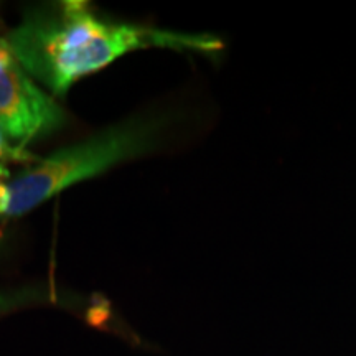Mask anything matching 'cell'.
I'll return each mask as SVG.
<instances>
[{"label": "cell", "instance_id": "obj_2", "mask_svg": "<svg viewBox=\"0 0 356 356\" xmlns=\"http://www.w3.org/2000/svg\"><path fill=\"white\" fill-rule=\"evenodd\" d=\"M181 126L184 111L180 108L155 106L61 147L8 181L0 220L24 216L70 186L102 175L121 163L160 152L177 139Z\"/></svg>", "mask_w": 356, "mask_h": 356}, {"label": "cell", "instance_id": "obj_1", "mask_svg": "<svg viewBox=\"0 0 356 356\" xmlns=\"http://www.w3.org/2000/svg\"><path fill=\"white\" fill-rule=\"evenodd\" d=\"M3 40L22 68L56 99H63L81 78L132 51H211L221 47L210 35L104 19L79 0L30 7Z\"/></svg>", "mask_w": 356, "mask_h": 356}, {"label": "cell", "instance_id": "obj_5", "mask_svg": "<svg viewBox=\"0 0 356 356\" xmlns=\"http://www.w3.org/2000/svg\"><path fill=\"white\" fill-rule=\"evenodd\" d=\"M38 157L30 154L29 150L20 149V147L13 145L7 136L0 131V167H3L8 162H22V163H37Z\"/></svg>", "mask_w": 356, "mask_h": 356}, {"label": "cell", "instance_id": "obj_4", "mask_svg": "<svg viewBox=\"0 0 356 356\" xmlns=\"http://www.w3.org/2000/svg\"><path fill=\"white\" fill-rule=\"evenodd\" d=\"M63 300L60 291L51 286H29L0 293V317L22 307L37 304H60Z\"/></svg>", "mask_w": 356, "mask_h": 356}, {"label": "cell", "instance_id": "obj_6", "mask_svg": "<svg viewBox=\"0 0 356 356\" xmlns=\"http://www.w3.org/2000/svg\"><path fill=\"white\" fill-rule=\"evenodd\" d=\"M8 177V170L6 167H0V207H2L3 203H6V200H7V193H8V190H7V184L6 181H3V178H7Z\"/></svg>", "mask_w": 356, "mask_h": 356}, {"label": "cell", "instance_id": "obj_3", "mask_svg": "<svg viewBox=\"0 0 356 356\" xmlns=\"http://www.w3.org/2000/svg\"><path fill=\"white\" fill-rule=\"evenodd\" d=\"M63 106L22 68L6 40L0 38V131L25 149L66 127Z\"/></svg>", "mask_w": 356, "mask_h": 356}, {"label": "cell", "instance_id": "obj_7", "mask_svg": "<svg viewBox=\"0 0 356 356\" xmlns=\"http://www.w3.org/2000/svg\"><path fill=\"white\" fill-rule=\"evenodd\" d=\"M0 241H2V234H0Z\"/></svg>", "mask_w": 356, "mask_h": 356}]
</instances>
